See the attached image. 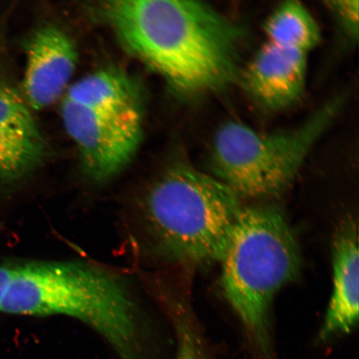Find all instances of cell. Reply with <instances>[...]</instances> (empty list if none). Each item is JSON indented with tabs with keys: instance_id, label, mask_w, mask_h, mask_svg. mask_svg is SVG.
Returning <instances> with one entry per match:
<instances>
[{
	"instance_id": "cell-10",
	"label": "cell",
	"mask_w": 359,
	"mask_h": 359,
	"mask_svg": "<svg viewBox=\"0 0 359 359\" xmlns=\"http://www.w3.org/2000/svg\"><path fill=\"white\" fill-rule=\"evenodd\" d=\"M65 100L88 109L116 114L140 110L132 81L115 69L100 70L80 79L67 88Z\"/></svg>"
},
{
	"instance_id": "cell-8",
	"label": "cell",
	"mask_w": 359,
	"mask_h": 359,
	"mask_svg": "<svg viewBox=\"0 0 359 359\" xmlns=\"http://www.w3.org/2000/svg\"><path fill=\"white\" fill-rule=\"evenodd\" d=\"M78 62L74 42L53 26L36 31L31 39L24 81L29 104L36 110L46 109L65 92Z\"/></svg>"
},
{
	"instance_id": "cell-11",
	"label": "cell",
	"mask_w": 359,
	"mask_h": 359,
	"mask_svg": "<svg viewBox=\"0 0 359 359\" xmlns=\"http://www.w3.org/2000/svg\"><path fill=\"white\" fill-rule=\"evenodd\" d=\"M266 43L308 53L320 40V31L311 13L299 0H285L264 25Z\"/></svg>"
},
{
	"instance_id": "cell-3",
	"label": "cell",
	"mask_w": 359,
	"mask_h": 359,
	"mask_svg": "<svg viewBox=\"0 0 359 359\" xmlns=\"http://www.w3.org/2000/svg\"><path fill=\"white\" fill-rule=\"evenodd\" d=\"M219 262L224 297L253 344L268 356L273 300L302 266L293 231L272 206L244 208Z\"/></svg>"
},
{
	"instance_id": "cell-4",
	"label": "cell",
	"mask_w": 359,
	"mask_h": 359,
	"mask_svg": "<svg viewBox=\"0 0 359 359\" xmlns=\"http://www.w3.org/2000/svg\"><path fill=\"white\" fill-rule=\"evenodd\" d=\"M226 184L186 163L167 168L148 191V228L170 257L187 263L219 262L243 210Z\"/></svg>"
},
{
	"instance_id": "cell-2",
	"label": "cell",
	"mask_w": 359,
	"mask_h": 359,
	"mask_svg": "<svg viewBox=\"0 0 359 359\" xmlns=\"http://www.w3.org/2000/svg\"><path fill=\"white\" fill-rule=\"evenodd\" d=\"M0 313L73 318L100 334L121 359H138V313L127 287L100 268L80 262L16 266Z\"/></svg>"
},
{
	"instance_id": "cell-1",
	"label": "cell",
	"mask_w": 359,
	"mask_h": 359,
	"mask_svg": "<svg viewBox=\"0 0 359 359\" xmlns=\"http://www.w3.org/2000/svg\"><path fill=\"white\" fill-rule=\"evenodd\" d=\"M100 11L121 43L182 95L240 79L244 33L202 0H100Z\"/></svg>"
},
{
	"instance_id": "cell-13",
	"label": "cell",
	"mask_w": 359,
	"mask_h": 359,
	"mask_svg": "<svg viewBox=\"0 0 359 359\" xmlns=\"http://www.w3.org/2000/svg\"><path fill=\"white\" fill-rule=\"evenodd\" d=\"M0 127L39 132L32 114L13 90L0 87Z\"/></svg>"
},
{
	"instance_id": "cell-14",
	"label": "cell",
	"mask_w": 359,
	"mask_h": 359,
	"mask_svg": "<svg viewBox=\"0 0 359 359\" xmlns=\"http://www.w3.org/2000/svg\"><path fill=\"white\" fill-rule=\"evenodd\" d=\"M177 353L175 359H208L203 343L191 322L178 318L176 323Z\"/></svg>"
},
{
	"instance_id": "cell-5",
	"label": "cell",
	"mask_w": 359,
	"mask_h": 359,
	"mask_svg": "<svg viewBox=\"0 0 359 359\" xmlns=\"http://www.w3.org/2000/svg\"><path fill=\"white\" fill-rule=\"evenodd\" d=\"M342 102L339 97L326 103L299 127L284 132L259 133L236 122L222 125L210 152L215 177L240 198L279 196L293 183Z\"/></svg>"
},
{
	"instance_id": "cell-12",
	"label": "cell",
	"mask_w": 359,
	"mask_h": 359,
	"mask_svg": "<svg viewBox=\"0 0 359 359\" xmlns=\"http://www.w3.org/2000/svg\"><path fill=\"white\" fill-rule=\"evenodd\" d=\"M44 155L45 145L39 131L0 127V187L32 172Z\"/></svg>"
},
{
	"instance_id": "cell-7",
	"label": "cell",
	"mask_w": 359,
	"mask_h": 359,
	"mask_svg": "<svg viewBox=\"0 0 359 359\" xmlns=\"http://www.w3.org/2000/svg\"><path fill=\"white\" fill-rule=\"evenodd\" d=\"M307 55L266 43L241 71L242 85L251 100L262 109H285L304 94Z\"/></svg>"
},
{
	"instance_id": "cell-15",
	"label": "cell",
	"mask_w": 359,
	"mask_h": 359,
	"mask_svg": "<svg viewBox=\"0 0 359 359\" xmlns=\"http://www.w3.org/2000/svg\"><path fill=\"white\" fill-rule=\"evenodd\" d=\"M338 18L350 37L356 39L358 34V0H324Z\"/></svg>"
},
{
	"instance_id": "cell-16",
	"label": "cell",
	"mask_w": 359,
	"mask_h": 359,
	"mask_svg": "<svg viewBox=\"0 0 359 359\" xmlns=\"http://www.w3.org/2000/svg\"><path fill=\"white\" fill-rule=\"evenodd\" d=\"M16 264H4L0 266V302L3 298L8 284L15 273Z\"/></svg>"
},
{
	"instance_id": "cell-9",
	"label": "cell",
	"mask_w": 359,
	"mask_h": 359,
	"mask_svg": "<svg viewBox=\"0 0 359 359\" xmlns=\"http://www.w3.org/2000/svg\"><path fill=\"white\" fill-rule=\"evenodd\" d=\"M358 229L349 219L336 235L333 250V290L324 323L321 341L352 333L358 322L359 257Z\"/></svg>"
},
{
	"instance_id": "cell-6",
	"label": "cell",
	"mask_w": 359,
	"mask_h": 359,
	"mask_svg": "<svg viewBox=\"0 0 359 359\" xmlns=\"http://www.w3.org/2000/svg\"><path fill=\"white\" fill-rule=\"evenodd\" d=\"M61 116L67 134L78 147L85 172L93 181L115 177L127 167L140 145V110L116 114L64 100Z\"/></svg>"
}]
</instances>
